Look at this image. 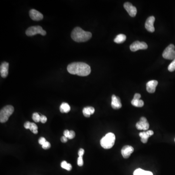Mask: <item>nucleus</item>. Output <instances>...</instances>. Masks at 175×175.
Instances as JSON below:
<instances>
[{"instance_id": "1", "label": "nucleus", "mask_w": 175, "mask_h": 175, "mask_svg": "<svg viewBox=\"0 0 175 175\" xmlns=\"http://www.w3.org/2000/svg\"><path fill=\"white\" fill-rule=\"evenodd\" d=\"M67 71L72 75L86 76L90 74L91 69L88 64L85 63L78 62L69 64L67 66Z\"/></svg>"}, {"instance_id": "2", "label": "nucleus", "mask_w": 175, "mask_h": 175, "mask_svg": "<svg viewBox=\"0 0 175 175\" xmlns=\"http://www.w3.org/2000/svg\"><path fill=\"white\" fill-rule=\"evenodd\" d=\"M92 37V33L90 32L85 31L79 27L74 28L71 33L72 39L77 42H87L89 41Z\"/></svg>"}, {"instance_id": "3", "label": "nucleus", "mask_w": 175, "mask_h": 175, "mask_svg": "<svg viewBox=\"0 0 175 175\" xmlns=\"http://www.w3.org/2000/svg\"><path fill=\"white\" fill-rule=\"evenodd\" d=\"M115 135L113 133L110 132L102 138L100 141V145L104 149H108L111 148L115 144Z\"/></svg>"}, {"instance_id": "4", "label": "nucleus", "mask_w": 175, "mask_h": 175, "mask_svg": "<svg viewBox=\"0 0 175 175\" xmlns=\"http://www.w3.org/2000/svg\"><path fill=\"white\" fill-rule=\"evenodd\" d=\"M14 111V108L11 105H7L3 108L0 111V122L4 123L7 121Z\"/></svg>"}, {"instance_id": "5", "label": "nucleus", "mask_w": 175, "mask_h": 175, "mask_svg": "<svg viewBox=\"0 0 175 175\" xmlns=\"http://www.w3.org/2000/svg\"><path fill=\"white\" fill-rule=\"evenodd\" d=\"M26 34L28 36H33L37 34H40L42 36H45L46 35V32L43 30L41 26H31L27 29Z\"/></svg>"}, {"instance_id": "6", "label": "nucleus", "mask_w": 175, "mask_h": 175, "mask_svg": "<svg viewBox=\"0 0 175 175\" xmlns=\"http://www.w3.org/2000/svg\"><path fill=\"white\" fill-rule=\"evenodd\" d=\"M175 47L174 45L171 44L166 47L163 51L162 56L164 59L169 60H174L175 59Z\"/></svg>"}, {"instance_id": "7", "label": "nucleus", "mask_w": 175, "mask_h": 175, "mask_svg": "<svg viewBox=\"0 0 175 175\" xmlns=\"http://www.w3.org/2000/svg\"><path fill=\"white\" fill-rule=\"evenodd\" d=\"M148 48V44L145 42L139 41L134 42L130 46V49L132 52H136L139 50H145Z\"/></svg>"}, {"instance_id": "8", "label": "nucleus", "mask_w": 175, "mask_h": 175, "mask_svg": "<svg viewBox=\"0 0 175 175\" xmlns=\"http://www.w3.org/2000/svg\"><path fill=\"white\" fill-rule=\"evenodd\" d=\"M136 127L138 130L148 131L149 128V124L146 118L142 117L140 118V121L136 123Z\"/></svg>"}, {"instance_id": "9", "label": "nucleus", "mask_w": 175, "mask_h": 175, "mask_svg": "<svg viewBox=\"0 0 175 175\" xmlns=\"http://www.w3.org/2000/svg\"><path fill=\"white\" fill-rule=\"evenodd\" d=\"M155 21V18L154 16H150L146 20L145 23V27L148 31L151 33L155 31V28L154 26Z\"/></svg>"}, {"instance_id": "10", "label": "nucleus", "mask_w": 175, "mask_h": 175, "mask_svg": "<svg viewBox=\"0 0 175 175\" xmlns=\"http://www.w3.org/2000/svg\"><path fill=\"white\" fill-rule=\"evenodd\" d=\"M124 7L131 17H135L137 12L136 7H134L133 5L129 2L125 3Z\"/></svg>"}, {"instance_id": "11", "label": "nucleus", "mask_w": 175, "mask_h": 175, "mask_svg": "<svg viewBox=\"0 0 175 175\" xmlns=\"http://www.w3.org/2000/svg\"><path fill=\"white\" fill-rule=\"evenodd\" d=\"M134 152V148L131 145H125L121 149V154L125 159H128Z\"/></svg>"}, {"instance_id": "12", "label": "nucleus", "mask_w": 175, "mask_h": 175, "mask_svg": "<svg viewBox=\"0 0 175 175\" xmlns=\"http://www.w3.org/2000/svg\"><path fill=\"white\" fill-rule=\"evenodd\" d=\"M29 16L32 20L35 21H41L43 18V15L41 12L34 9L30 10Z\"/></svg>"}, {"instance_id": "13", "label": "nucleus", "mask_w": 175, "mask_h": 175, "mask_svg": "<svg viewBox=\"0 0 175 175\" xmlns=\"http://www.w3.org/2000/svg\"><path fill=\"white\" fill-rule=\"evenodd\" d=\"M111 106L114 110H118L121 108L122 105L120 98L115 95H113L111 97Z\"/></svg>"}, {"instance_id": "14", "label": "nucleus", "mask_w": 175, "mask_h": 175, "mask_svg": "<svg viewBox=\"0 0 175 175\" xmlns=\"http://www.w3.org/2000/svg\"><path fill=\"white\" fill-rule=\"evenodd\" d=\"M158 84V82L157 80H150L146 83V90L150 93L155 92L156 88Z\"/></svg>"}, {"instance_id": "15", "label": "nucleus", "mask_w": 175, "mask_h": 175, "mask_svg": "<svg viewBox=\"0 0 175 175\" xmlns=\"http://www.w3.org/2000/svg\"><path fill=\"white\" fill-rule=\"evenodd\" d=\"M154 134V132L151 130L150 131H145L143 132H140L139 133V136L141 138L142 142L144 144H145L148 142V139L150 136H152Z\"/></svg>"}, {"instance_id": "16", "label": "nucleus", "mask_w": 175, "mask_h": 175, "mask_svg": "<svg viewBox=\"0 0 175 175\" xmlns=\"http://www.w3.org/2000/svg\"><path fill=\"white\" fill-rule=\"evenodd\" d=\"M9 63L7 62H4L1 63L0 67V73L1 77L5 78L8 74Z\"/></svg>"}, {"instance_id": "17", "label": "nucleus", "mask_w": 175, "mask_h": 175, "mask_svg": "<svg viewBox=\"0 0 175 175\" xmlns=\"http://www.w3.org/2000/svg\"><path fill=\"white\" fill-rule=\"evenodd\" d=\"M95 109L93 107H87L83 109V114L86 117H90V115L94 113Z\"/></svg>"}, {"instance_id": "18", "label": "nucleus", "mask_w": 175, "mask_h": 175, "mask_svg": "<svg viewBox=\"0 0 175 175\" xmlns=\"http://www.w3.org/2000/svg\"><path fill=\"white\" fill-rule=\"evenodd\" d=\"M133 175H153V174L150 171H145L142 169L138 168L135 170Z\"/></svg>"}, {"instance_id": "19", "label": "nucleus", "mask_w": 175, "mask_h": 175, "mask_svg": "<svg viewBox=\"0 0 175 175\" xmlns=\"http://www.w3.org/2000/svg\"><path fill=\"white\" fill-rule=\"evenodd\" d=\"M59 109L62 113H68L70 111L71 108L69 105L67 103H62L60 105Z\"/></svg>"}, {"instance_id": "20", "label": "nucleus", "mask_w": 175, "mask_h": 175, "mask_svg": "<svg viewBox=\"0 0 175 175\" xmlns=\"http://www.w3.org/2000/svg\"><path fill=\"white\" fill-rule=\"evenodd\" d=\"M126 39H127L126 36L124 34H119L117 36L115 39H114V42L116 43H122L126 40Z\"/></svg>"}, {"instance_id": "21", "label": "nucleus", "mask_w": 175, "mask_h": 175, "mask_svg": "<svg viewBox=\"0 0 175 175\" xmlns=\"http://www.w3.org/2000/svg\"><path fill=\"white\" fill-rule=\"evenodd\" d=\"M131 104L133 106L136 107L141 108L144 106V102L142 100L133 99L131 101Z\"/></svg>"}, {"instance_id": "22", "label": "nucleus", "mask_w": 175, "mask_h": 175, "mask_svg": "<svg viewBox=\"0 0 175 175\" xmlns=\"http://www.w3.org/2000/svg\"><path fill=\"white\" fill-rule=\"evenodd\" d=\"M61 167L62 168L65 169L67 171H71L72 169V165L70 163H68L66 161H63L61 163Z\"/></svg>"}, {"instance_id": "23", "label": "nucleus", "mask_w": 175, "mask_h": 175, "mask_svg": "<svg viewBox=\"0 0 175 175\" xmlns=\"http://www.w3.org/2000/svg\"><path fill=\"white\" fill-rule=\"evenodd\" d=\"M38 127L35 123H31L30 126V130L31 132L35 134H37L38 133Z\"/></svg>"}, {"instance_id": "24", "label": "nucleus", "mask_w": 175, "mask_h": 175, "mask_svg": "<svg viewBox=\"0 0 175 175\" xmlns=\"http://www.w3.org/2000/svg\"><path fill=\"white\" fill-rule=\"evenodd\" d=\"M32 119L34 122L38 123L41 122V115L37 113H35L32 115Z\"/></svg>"}, {"instance_id": "25", "label": "nucleus", "mask_w": 175, "mask_h": 175, "mask_svg": "<svg viewBox=\"0 0 175 175\" xmlns=\"http://www.w3.org/2000/svg\"><path fill=\"white\" fill-rule=\"evenodd\" d=\"M168 71L170 72H172L175 70V59L174 60H173V62L169 64L168 67Z\"/></svg>"}, {"instance_id": "26", "label": "nucleus", "mask_w": 175, "mask_h": 175, "mask_svg": "<svg viewBox=\"0 0 175 175\" xmlns=\"http://www.w3.org/2000/svg\"><path fill=\"white\" fill-rule=\"evenodd\" d=\"M42 148L45 150L49 149L51 148V144L49 142L46 141L43 145H42Z\"/></svg>"}, {"instance_id": "27", "label": "nucleus", "mask_w": 175, "mask_h": 175, "mask_svg": "<svg viewBox=\"0 0 175 175\" xmlns=\"http://www.w3.org/2000/svg\"><path fill=\"white\" fill-rule=\"evenodd\" d=\"M83 159L82 157H79V158L77 159V165L79 166H83Z\"/></svg>"}, {"instance_id": "28", "label": "nucleus", "mask_w": 175, "mask_h": 175, "mask_svg": "<svg viewBox=\"0 0 175 175\" xmlns=\"http://www.w3.org/2000/svg\"><path fill=\"white\" fill-rule=\"evenodd\" d=\"M75 136H76V133H75L74 131H70V134L69 136V137H68V139H73L75 138Z\"/></svg>"}, {"instance_id": "29", "label": "nucleus", "mask_w": 175, "mask_h": 175, "mask_svg": "<svg viewBox=\"0 0 175 175\" xmlns=\"http://www.w3.org/2000/svg\"><path fill=\"white\" fill-rule=\"evenodd\" d=\"M46 142V139L44 137H41L39 140V145H43V144H44Z\"/></svg>"}, {"instance_id": "30", "label": "nucleus", "mask_w": 175, "mask_h": 175, "mask_svg": "<svg viewBox=\"0 0 175 175\" xmlns=\"http://www.w3.org/2000/svg\"><path fill=\"white\" fill-rule=\"evenodd\" d=\"M47 118L44 115H41V122L42 124H44L47 122Z\"/></svg>"}, {"instance_id": "31", "label": "nucleus", "mask_w": 175, "mask_h": 175, "mask_svg": "<svg viewBox=\"0 0 175 175\" xmlns=\"http://www.w3.org/2000/svg\"><path fill=\"white\" fill-rule=\"evenodd\" d=\"M31 123H30V122H26L24 124V127L25 129H30V126H31Z\"/></svg>"}, {"instance_id": "32", "label": "nucleus", "mask_w": 175, "mask_h": 175, "mask_svg": "<svg viewBox=\"0 0 175 175\" xmlns=\"http://www.w3.org/2000/svg\"><path fill=\"white\" fill-rule=\"evenodd\" d=\"M85 153V151L84 149H82V148H80L79 150V152H78V154H79V157H82L83 156L84 154Z\"/></svg>"}, {"instance_id": "33", "label": "nucleus", "mask_w": 175, "mask_h": 175, "mask_svg": "<svg viewBox=\"0 0 175 175\" xmlns=\"http://www.w3.org/2000/svg\"><path fill=\"white\" fill-rule=\"evenodd\" d=\"M63 134H64V136H65V137L68 138L69 136L70 131H68V130H65V131H64V132H63Z\"/></svg>"}, {"instance_id": "34", "label": "nucleus", "mask_w": 175, "mask_h": 175, "mask_svg": "<svg viewBox=\"0 0 175 175\" xmlns=\"http://www.w3.org/2000/svg\"><path fill=\"white\" fill-rule=\"evenodd\" d=\"M60 140H61L62 142H63V143H65V142H66L68 141V138H67V137H65L64 136L62 137Z\"/></svg>"}, {"instance_id": "35", "label": "nucleus", "mask_w": 175, "mask_h": 175, "mask_svg": "<svg viewBox=\"0 0 175 175\" xmlns=\"http://www.w3.org/2000/svg\"><path fill=\"white\" fill-rule=\"evenodd\" d=\"M141 97V94H139V93H135L134 94V96L133 99H140Z\"/></svg>"}, {"instance_id": "36", "label": "nucleus", "mask_w": 175, "mask_h": 175, "mask_svg": "<svg viewBox=\"0 0 175 175\" xmlns=\"http://www.w3.org/2000/svg\"></svg>"}]
</instances>
